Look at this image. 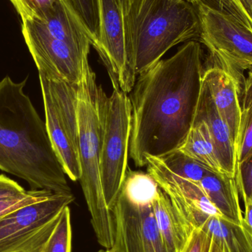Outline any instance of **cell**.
<instances>
[{
    "mask_svg": "<svg viewBox=\"0 0 252 252\" xmlns=\"http://www.w3.org/2000/svg\"><path fill=\"white\" fill-rule=\"evenodd\" d=\"M188 1H190V2L192 3L193 4H196L197 3L199 2L201 0H188Z\"/></svg>",
    "mask_w": 252,
    "mask_h": 252,
    "instance_id": "obj_32",
    "label": "cell"
},
{
    "mask_svg": "<svg viewBox=\"0 0 252 252\" xmlns=\"http://www.w3.org/2000/svg\"><path fill=\"white\" fill-rule=\"evenodd\" d=\"M177 150L212 171L223 173L214 142L204 121L194 120L188 136Z\"/></svg>",
    "mask_w": 252,
    "mask_h": 252,
    "instance_id": "obj_17",
    "label": "cell"
},
{
    "mask_svg": "<svg viewBox=\"0 0 252 252\" xmlns=\"http://www.w3.org/2000/svg\"><path fill=\"white\" fill-rule=\"evenodd\" d=\"M78 145L81 188L91 223L99 244L111 250L115 240V218L103 197L100 175V154L109 97L98 84L90 63L77 84Z\"/></svg>",
    "mask_w": 252,
    "mask_h": 252,
    "instance_id": "obj_4",
    "label": "cell"
},
{
    "mask_svg": "<svg viewBox=\"0 0 252 252\" xmlns=\"http://www.w3.org/2000/svg\"><path fill=\"white\" fill-rule=\"evenodd\" d=\"M25 191L18 182L5 175L0 174V198L19 195Z\"/></svg>",
    "mask_w": 252,
    "mask_h": 252,
    "instance_id": "obj_29",
    "label": "cell"
},
{
    "mask_svg": "<svg viewBox=\"0 0 252 252\" xmlns=\"http://www.w3.org/2000/svg\"><path fill=\"white\" fill-rule=\"evenodd\" d=\"M235 180L243 201L252 203V157L238 167Z\"/></svg>",
    "mask_w": 252,
    "mask_h": 252,
    "instance_id": "obj_28",
    "label": "cell"
},
{
    "mask_svg": "<svg viewBox=\"0 0 252 252\" xmlns=\"http://www.w3.org/2000/svg\"><path fill=\"white\" fill-rule=\"evenodd\" d=\"M132 0H121V4H122L123 6V10L124 12L127 10V7H128L129 4L131 2Z\"/></svg>",
    "mask_w": 252,
    "mask_h": 252,
    "instance_id": "obj_31",
    "label": "cell"
},
{
    "mask_svg": "<svg viewBox=\"0 0 252 252\" xmlns=\"http://www.w3.org/2000/svg\"><path fill=\"white\" fill-rule=\"evenodd\" d=\"M131 133V106L127 93L113 90L109 97L100 154V175L103 197L114 214L127 174Z\"/></svg>",
    "mask_w": 252,
    "mask_h": 252,
    "instance_id": "obj_7",
    "label": "cell"
},
{
    "mask_svg": "<svg viewBox=\"0 0 252 252\" xmlns=\"http://www.w3.org/2000/svg\"><path fill=\"white\" fill-rule=\"evenodd\" d=\"M22 21L44 17L59 0H9Z\"/></svg>",
    "mask_w": 252,
    "mask_h": 252,
    "instance_id": "obj_25",
    "label": "cell"
},
{
    "mask_svg": "<svg viewBox=\"0 0 252 252\" xmlns=\"http://www.w3.org/2000/svg\"><path fill=\"white\" fill-rule=\"evenodd\" d=\"M159 187L148 173L133 171L128 168L121 193L138 207L152 206Z\"/></svg>",
    "mask_w": 252,
    "mask_h": 252,
    "instance_id": "obj_19",
    "label": "cell"
},
{
    "mask_svg": "<svg viewBox=\"0 0 252 252\" xmlns=\"http://www.w3.org/2000/svg\"><path fill=\"white\" fill-rule=\"evenodd\" d=\"M185 252H225L220 244L208 232L196 228L187 246Z\"/></svg>",
    "mask_w": 252,
    "mask_h": 252,
    "instance_id": "obj_27",
    "label": "cell"
},
{
    "mask_svg": "<svg viewBox=\"0 0 252 252\" xmlns=\"http://www.w3.org/2000/svg\"><path fill=\"white\" fill-rule=\"evenodd\" d=\"M146 161L148 174L168 195L176 210L194 227H198V221L204 216L225 219L199 183L178 176L158 157H148Z\"/></svg>",
    "mask_w": 252,
    "mask_h": 252,
    "instance_id": "obj_12",
    "label": "cell"
},
{
    "mask_svg": "<svg viewBox=\"0 0 252 252\" xmlns=\"http://www.w3.org/2000/svg\"><path fill=\"white\" fill-rule=\"evenodd\" d=\"M124 16L127 56L136 75L201 32L198 11L188 0H132Z\"/></svg>",
    "mask_w": 252,
    "mask_h": 252,
    "instance_id": "obj_3",
    "label": "cell"
},
{
    "mask_svg": "<svg viewBox=\"0 0 252 252\" xmlns=\"http://www.w3.org/2000/svg\"><path fill=\"white\" fill-rule=\"evenodd\" d=\"M157 229L169 252H185L194 227L176 210L168 195L160 189L152 204Z\"/></svg>",
    "mask_w": 252,
    "mask_h": 252,
    "instance_id": "obj_15",
    "label": "cell"
},
{
    "mask_svg": "<svg viewBox=\"0 0 252 252\" xmlns=\"http://www.w3.org/2000/svg\"><path fill=\"white\" fill-rule=\"evenodd\" d=\"M19 83L0 81V170L23 179L31 189L72 193L45 122Z\"/></svg>",
    "mask_w": 252,
    "mask_h": 252,
    "instance_id": "obj_2",
    "label": "cell"
},
{
    "mask_svg": "<svg viewBox=\"0 0 252 252\" xmlns=\"http://www.w3.org/2000/svg\"><path fill=\"white\" fill-rule=\"evenodd\" d=\"M211 1L210 5L232 15L241 23L252 29V0H211Z\"/></svg>",
    "mask_w": 252,
    "mask_h": 252,
    "instance_id": "obj_26",
    "label": "cell"
},
{
    "mask_svg": "<svg viewBox=\"0 0 252 252\" xmlns=\"http://www.w3.org/2000/svg\"><path fill=\"white\" fill-rule=\"evenodd\" d=\"M98 252H115L112 251V250H100V251H99Z\"/></svg>",
    "mask_w": 252,
    "mask_h": 252,
    "instance_id": "obj_33",
    "label": "cell"
},
{
    "mask_svg": "<svg viewBox=\"0 0 252 252\" xmlns=\"http://www.w3.org/2000/svg\"><path fill=\"white\" fill-rule=\"evenodd\" d=\"M47 133L66 176L80 180L77 84L52 79L38 72Z\"/></svg>",
    "mask_w": 252,
    "mask_h": 252,
    "instance_id": "obj_6",
    "label": "cell"
},
{
    "mask_svg": "<svg viewBox=\"0 0 252 252\" xmlns=\"http://www.w3.org/2000/svg\"><path fill=\"white\" fill-rule=\"evenodd\" d=\"M115 252H169L157 229L152 206L138 207L120 194L114 209Z\"/></svg>",
    "mask_w": 252,
    "mask_h": 252,
    "instance_id": "obj_11",
    "label": "cell"
},
{
    "mask_svg": "<svg viewBox=\"0 0 252 252\" xmlns=\"http://www.w3.org/2000/svg\"><path fill=\"white\" fill-rule=\"evenodd\" d=\"M54 194L45 189H31L19 195L0 198V219L18 209L47 199Z\"/></svg>",
    "mask_w": 252,
    "mask_h": 252,
    "instance_id": "obj_24",
    "label": "cell"
},
{
    "mask_svg": "<svg viewBox=\"0 0 252 252\" xmlns=\"http://www.w3.org/2000/svg\"><path fill=\"white\" fill-rule=\"evenodd\" d=\"M198 228L210 234L225 252H252V232L246 223L239 226L225 219L208 216Z\"/></svg>",
    "mask_w": 252,
    "mask_h": 252,
    "instance_id": "obj_18",
    "label": "cell"
},
{
    "mask_svg": "<svg viewBox=\"0 0 252 252\" xmlns=\"http://www.w3.org/2000/svg\"><path fill=\"white\" fill-rule=\"evenodd\" d=\"M195 5L201 26L199 38L210 51V62L231 75L241 99L244 72L252 70V29L203 1Z\"/></svg>",
    "mask_w": 252,
    "mask_h": 252,
    "instance_id": "obj_5",
    "label": "cell"
},
{
    "mask_svg": "<svg viewBox=\"0 0 252 252\" xmlns=\"http://www.w3.org/2000/svg\"><path fill=\"white\" fill-rule=\"evenodd\" d=\"M98 13L100 32L94 48L106 66L113 90L130 93L137 75L127 56L121 0H98Z\"/></svg>",
    "mask_w": 252,
    "mask_h": 252,
    "instance_id": "obj_10",
    "label": "cell"
},
{
    "mask_svg": "<svg viewBox=\"0 0 252 252\" xmlns=\"http://www.w3.org/2000/svg\"><path fill=\"white\" fill-rule=\"evenodd\" d=\"M194 120L206 123L214 142L223 173L236 179L238 173L236 148L229 127L220 117L208 86L204 80Z\"/></svg>",
    "mask_w": 252,
    "mask_h": 252,
    "instance_id": "obj_13",
    "label": "cell"
},
{
    "mask_svg": "<svg viewBox=\"0 0 252 252\" xmlns=\"http://www.w3.org/2000/svg\"><path fill=\"white\" fill-rule=\"evenodd\" d=\"M202 55L201 44L192 40L139 75L129 97V156L136 167L146 166V157L176 151L188 136L202 87Z\"/></svg>",
    "mask_w": 252,
    "mask_h": 252,
    "instance_id": "obj_1",
    "label": "cell"
},
{
    "mask_svg": "<svg viewBox=\"0 0 252 252\" xmlns=\"http://www.w3.org/2000/svg\"><path fill=\"white\" fill-rule=\"evenodd\" d=\"M199 184L225 220L239 226L245 225L235 179L226 173L210 171Z\"/></svg>",
    "mask_w": 252,
    "mask_h": 252,
    "instance_id": "obj_16",
    "label": "cell"
},
{
    "mask_svg": "<svg viewBox=\"0 0 252 252\" xmlns=\"http://www.w3.org/2000/svg\"><path fill=\"white\" fill-rule=\"evenodd\" d=\"M244 220L247 226L252 232V203L249 201H244Z\"/></svg>",
    "mask_w": 252,
    "mask_h": 252,
    "instance_id": "obj_30",
    "label": "cell"
},
{
    "mask_svg": "<svg viewBox=\"0 0 252 252\" xmlns=\"http://www.w3.org/2000/svg\"><path fill=\"white\" fill-rule=\"evenodd\" d=\"M72 225L69 206L61 213L60 219L42 252H72Z\"/></svg>",
    "mask_w": 252,
    "mask_h": 252,
    "instance_id": "obj_23",
    "label": "cell"
},
{
    "mask_svg": "<svg viewBox=\"0 0 252 252\" xmlns=\"http://www.w3.org/2000/svg\"><path fill=\"white\" fill-rule=\"evenodd\" d=\"M22 33L38 72L78 84L89 63L88 52L50 35L37 19L22 21Z\"/></svg>",
    "mask_w": 252,
    "mask_h": 252,
    "instance_id": "obj_9",
    "label": "cell"
},
{
    "mask_svg": "<svg viewBox=\"0 0 252 252\" xmlns=\"http://www.w3.org/2000/svg\"><path fill=\"white\" fill-rule=\"evenodd\" d=\"M74 200L72 193H55L0 219V252H42L62 210Z\"/></svg>",
    "mask_w": 252,
    "mask_h": 252,
    "instance_id": "obj_8",
    "label": "cell"
},
{
    "mask_svg": "<svg viewBox=\"0 0 252 252\" xmlns=\"http://www.w3.org/2000/svg\"><path fill=\"white\" fill-rule=\"evenodd\" d=\"M241 104V123L236 149L238 171V167L252 157V70L249 71L246 78Z\"/></svg>",
    "mask_w": 252,
    "mask_h": 252,
    "instance_id": "obj_20",
    "label": "cell"
},
{
    "mask_svg": "<svg viewBox=\"0 0 252 252\" xmlns=\"http://www.w3.org/2000/svg\"><path fill=\"white\" fill-rule=\"evenodd\" d=\"M95 47L99 38L98 0H67Z\"/></svg>",
    "mask_w": 252,
    "mask_h": 252,
    "instance_id": "obj_22",
    "label": "cell"
},
{
    "mask_svg": "<svg viewBox=\"0 0 252 252\" xmlns=\"http://www.w3.org/2000/svg\"><path fill=\"white\" fill-rule=\"evenodd\" d=\"M203 80L208 86L220 117L229 127L237 149L241 123V104L236 84L224 69L212 63L204 69Z\"/></svg>",
    "mask_w": 252,
    "mask_h": 252,
    "instance_id": "obj_14",
    "label": "cell"
},
{
    "mask_svg": "<svg viewBox=\"0 0 252 252\" xmlns=\"http://www.w3.org/2000/svg\"><path fill=\"white\" fill-rule=\"evenodd\" d=\"M160 158L173 173L196 183H199L204 176L212 171L178 150L172 151Z\"/></svg>",
    "mask_w": 252,
    "mask_h": 252,
    "instance_id": "obj_21",
    "label": "cell"
}]
</instances>
